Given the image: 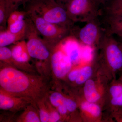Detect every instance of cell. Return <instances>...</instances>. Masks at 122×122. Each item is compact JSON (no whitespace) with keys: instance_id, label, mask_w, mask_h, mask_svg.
Returning a JSON list of instances; mask_svg holds the SVG:
<instances>
[{"instance_id":"cell-1","label":"cell","mask_w":122,"mask_h":122,"mask_svg":"<svg viewBox=\"0 0 122 122\" xmlns=\"http://www.w3.org/2000/svg\"><path fill=\"white\" fill-rule=\"evenodd\" d=\"M0 90L7 93L30 99L36 103L45 97L48 89L41 77L6 64L0 71Z\"/></svg>"},{"instance_id":"cell-2","label":"cell","mask_w":122,"mask_h":122,"mask_svg":"<svg viewBox=\"0 0 122 122\" xmlns=\"http://www.w3.org/2000/svg\"><path fill=\"white\" fill-rule=\"evenodd\" d=\"M113 36L105 32L96 53L99 69L110 81L122 71V44Z\"/></svg>"},{"instance_id":"cell-3","label":"cell","mask_w":122,"mask_h":122,"mask_svg":"<svg viewBox=\"0 0 122 122\" xmlns=\"http://www.w3.org/2000/svg\"><path fill=\"white\" fill-rule=\"evenodd\" d=\"M25 5V11L34 12L48 22L72 29L74 22L65 6L55 0H31Z\"/></svg>"},{"instance_id":"cell-4","label":"cell","mask_w":122,"mask_h":122,"mask_svg":"<svg viewBox=\"0 0 122 122\" xmlns=\"http://www.w3.org/2000/svg\"><path fill=\"white\" fill-rule=\"evenodd\" d=\"M25 11L38 32L51 45L56 46L71 33L72 29L48 22L34 12Z\"/></svg>"},{"instance_id":"cell-5","label":"cell","mask_w":122,"mask_h":122,"mask_svg":"<svg viewBox=\"0 0 122 122\" xmlns=\"http://www.w3.org/2000/svg\"><path fill=\"white\" fill-rule=\"evenodd\" d=\"M110 81L98 69L78 91L85 100L102 106L103 109Z\"/></svg>"},{"instance_id":"cell-6","label":"cell","mask_w":122,"mask_h":122,"mask_svg":"<svg viewBox=\"0 0 122 122\" xmlns=\"http://www.w3.org/2000/svg\"><path fill=\"white\" fill-rule=\"evenodd\" d=\"M26 30L25 36L27 40V48L30 57L42 61L50 59L52 52L49 47L53 46L41 39L39 36V33L35 29L31 20L26 17Z\"/></svg>"},{"instance_id":"cell-7","label":"cell","mask_w":122,"mask_h":122,"mask_svg":"<svg viewBox=\"0 0 122 122\" xmlns=\"http://www.w3.org/2000/svg\"><path fill=\"white\" fill-rule=\"evenodd\" d=\"M69 17L73 22H86L98 18L99 9L93 0H71L65 6Z\"/></svg>"},{"instance_id":"cell-8","label":"cell","mask_w":122,"mask_h":122,"mask_svg":"<svg viewBox=\"0 0 122 122\" xmlns=\"http://www.w3.org/2000/svg\"><path fill=\"white\" fill-rule=\"evenodd\" d=\"M122 108V80L119 78L111 81L103 106V119L105 122H114L111 117L112 112Z\"/></svg>"},{"instance_id":"cell-9","label":"cell","mask_w":122,"mask_h":122,"mask_svg":"<svg viewBox=\"0 0 122 122\" xmlns=\"http://www.w3.org/2000/svg\"><path fill=\"white\" fill-rule=\"evenodd\" d=\"M98 18L88 21L78 30L76 37L81 44L97 48L106 32Z\"/></svg>"},{"instance_id":"cell-10","label":"cell","mask_w":122,"mask_h":122,"mask_svg":"<svg viewBox=\"0 0 122 122\" xmlns=\"http://www.w3.org/2000/svg\"><path fill=\"white\" fill-rule=\"evenodd\" d=\"M76 100L82 122H103V107L97 103L87 101L77 93L72 94Z\"/></svg>"},{"instance_id":"cell-11","label":"cell","mask_w":122,"mask_h":122,"mask_svg":"<svg viewBox=\"0 0 122 122\" xmlns=\"http://www.w3.org/2000/svg\"><path fill=\"white\" fill-rule=\"evenodd\" d=\"M50 61L53 74L58 79H64L73 67L72 62L58 44L52 52Z\"/></svg>"},{"instance_id":"cell-12","label":"cell","mask_w":122,"mask_h":122,"mask_svg":"<svg viewBox=\"0 0 122 122\" xmlns=\"http://www.w3.org/2000/svg\"><path fill=\"white\" fill-rule=\"evenodd\" d=\"M36 105L32 100L26 98L14 96L0 90V109L16 112L25 108L30 104Z\"/></svg>"},{"instance_id":"cell-13","label":"cell","mask_w":122,"mask_h":122,"mask_svg":"<svg viewBox=\"0 0 122 122\" xmlns=\"http://www.w3.org/2000/svg\"><path fill=\"white\" fill-rule=\"evenodd\" d=\"M79 66V70L77 77L72 85L74 87V89H76L75 91H77L98 69L99 65L96 54L86 64H80Z\"/></svg>"},{"instance_id":"cell-14","label":"cell","mask_w":122,"mask_h":122,"mask_svg":"<svg viewBox=\"0 0 122 122\" xmlns=\"http://www.w3.org/2000/svg\"><path fill=\"white\" fill-rule=\"evenodd\" d=\"M58 45L69 57L73 65L78 63L80 59V52L79 44L77 39L73 37H67Z\"/></svg>"},{"instance_id":"cell-15","label":"cell","mask_w":122,"mask_h":122,"mask_svg":"<svg viewBox=\"0 0 122 122\" xmlns=\"http://www.w3.org/2000/svg\"><path fill=\"white\" fill-rule=\"evenodd\" d=\"M103 27L107 34L122 38V16L103 14Z\"/></svg>"},{"instance_id":"cell-16","label":"cell","mask_w":122,"mask_h":122,"mask_svg":"<svg viewBox=\"0 0 122 122\" xmlns=\"http://www.w3.org/2000/svg\"><path fill=\"white\" fill-rule=\"evenodd\" d=\"M11 50L13 58L16 62V66H24L26 65L31 58L25 40L16 42Z\"/></svg>"},{"instance_id":"cell-17","label":"cell","mask_w":122,"mask_h":122,"mask_svg":"<svg viewBox=\"0 0 122 122\" xmlns=\"http://www.w3.org/2000/svg\"><path fill=\"white\" fill-rule=\"evenodd\" d=\"M26 26L22 31L17 33H13L8 30L1 31L0 33V47H4L16 43L25 36Z\"/></svg>"},{"instance_id":"cell-18","label":"cell","mask_w":122,"mask_h":122,"mask_svg":"<svg viewBox=\"0 0 122 122\" xmlns=\"http://www.w3.org/2000/svg\"><path fill=\"white\" fill-rule=\"evenodd\" d=\"M36 105L31 104L25 109L23 113L18 118L17 122H40L38 110Z\"/></svg>"},{"instance_id":"cell-19","label":"cell","mask_w":122,"mask_h":122,"mask_svg":"<svg viewBox=\"0 0 122 122\" xmlns=\"http://www.w3.org/2000/svg\"><path fill=\"white\" fill-rule=\"evenodd\" d=\"M103 10V14L122 16V0H110Z\"/></svg>"},{"instance_id":"cell-20","label":"cell","mask_w":122,"mask_h":122,"mask_svg":"<svg viewBox=\"0 0 122 122\" xmlns=\"http://www.w3.org/2000/svg\"><path fill=\"white\" fill-rule=\"evenodd\" d=\"M45 97L40 99L36 103L37 107L38 108L39 117L41 122H49V109L45 102Z\"/></svg>"},{"instance_id":"cell-21","label":"cell","mask_w":122,"mask_h":122,"mask_svg":"<svg viewBox=\"0 0 122 122\" xmlns=\"http://www.w3.org/2000/svg\"><path fill=\"white\" fill-rule=\"evenodd\" d=\"M65 95L61 92H55L51 94L49 99L51 104L56 108L65 104Z\"/></svg>"},{"instance_id":"cell-22","label":"cell","mask_w":122,"mask_h":122,"mask_svg":"<svg viewBox=\"0 0 122 122\" xmlns=\"http://www.w3.org/2000/svg\"><path fill=\"white\" fill-rule=\"evenodd\" d=\"M7 8L8 16L12 12L17 10L21 5H25L31 0H5Z\"/></svg>"},{"instance_id":"cell-23","label":"cell","mask_w":122,"mask_h":122,"mask_svg":"<svg viewBox=\"0 0 122 122\" xmlns=\"http://www.w3.org/2000/svg\"><path fill=\"white\" fill-rule=\"evenodd\" d=\"M26 12L25 11H20L15 10L11 12L7 20L8 25H9L18 21L24 20L26 16Z\"/></svg>"},{"instance_id":"cell-24","label":"cell","mask_w":122,"mask_h":122,"mask_svg":"<svg viewBox=\"0 0 122 122\" xmlns=\"http://www.w3.org/2000/svg\"><path fill=\"white\" fill-rule=\"evenodd\" d=\"M26 26V21L24 19L8 25L7 30L11 33H17L23 30Z\"/></svg>"},{"instance_id":"cell-25","label":"cell","mask_w":122,"mask_h":122,"mask_svg":"<svg viewBox=\"0 0 122 122\" xmlns=\"http://www.w3.org/2000/svg\"><path fill=\"white\" fill-rule=\"evenodd\" d=\"M46 105L49 112L50 122H63L61 117L56 108L53 107V106L49 103L46 102Z\"/></svg>"},{"instance_id":"cell-26","label":"cell","mask_w":122,"mask_h":122,"mask_svg":"<svg viewBox=\"0 0 122 122\" xmlns=\"http://www.w3.org/2000/svg\"><path fill=\"white\" fill-rule=\"evenodd\" d=\"M8 16L7 8L5 0H0V25L5 26L7 23Z\"/></svg>"},{"instance_id":"cell-27","label":"cell","mask_w":122,"mask_h":122,"mask_svg":"<svg viewBox=\"0 0 122 122\" xmlns=\"http://www.w3.org/2000/svg\"><path fill=\"white\" fill-rule=\"evenodd\" d=\"M111 117L114 122H122V108L113 112L111 115Z\"/></svg>"},{"instance_id":"cell-28","label":"cell","mask_w":122,"mask_h":122,"mask_svg":"<svg viewBox=\"0 0 122 122\" xmlns=\"http://www.w3.org/2000/svg\"><path fill=\"white\" fill-rule=\"evenodd\" d=\"M95 4L99 8L100 5H105L107 0H93Z\"/></svg>"},{"instance_id":"cell-29","label":"cell","mask_w":122,"mask_h":122,"mask_svg":"<svg viewBox=\"0 0 122 122\" xmlns=\"http://www.w3.org/2000/svg\"><path fill=\"white\" fill-rule=\"evenodd\" d=\"M56 0L57 2L60 3H61V1H63V2H67V4L69 1H70L71 0Z\"/></svg>"},{"instance_id":"cell-30","label":"cell","mask_w":122,"mask_h":122,"mask_svg":"<svg viewBox=\"0 0 122 122\" xmlns=\"http://www.w3.org/2000/svg\"><path fill=\"white\" fill-rule=\"evenodd\" d=\"M118 75H119L118 78L122 80V71L120 72Z\"/></svg>"},{"instance_id":"cell-31","label":"cell","mask_w":122,"mask_h":122,"mask_svg":"<svg viewBox=\"0 0 122 122\" xmlns=\"http://www.w3.org/2000/svg\"><path fill=\"white\" fill-rule=\"evenodd\" d=\"M120 39H120V41L121 42V43H122V38H120Z\"/></svg>"}]
</instances>
